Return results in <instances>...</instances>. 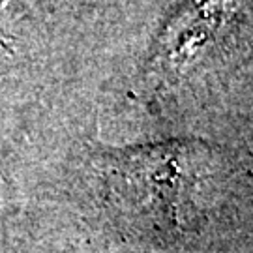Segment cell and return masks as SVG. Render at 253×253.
Instances as JSON below:
<instances>
[{
	"label": "cell",
	"mask_w": 253,
	"mask_h": 253,
	"mask_svg": "<svg viewBox=\"0 0 253 253\" xmlns=\"http://www.w3.org/2000/svg\"><path fill=\"white\" fill-rule=\"evenodd\" d=\"M214 154L199 141H171L105 156L103 201L126 235L174 242L201 229Z\"/></svg>",
	"instance_id": "obj_1"
}]
</instances>
